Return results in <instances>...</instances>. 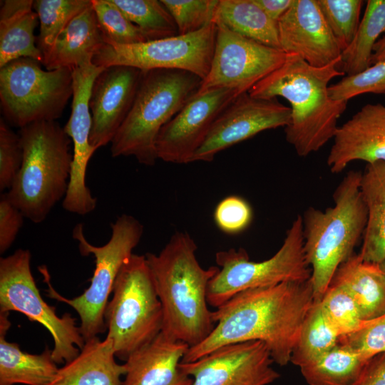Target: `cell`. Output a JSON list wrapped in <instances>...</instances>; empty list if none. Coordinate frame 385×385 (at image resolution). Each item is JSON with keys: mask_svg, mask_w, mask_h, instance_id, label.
Listing matches in <instances>:
<instances>
[{"mask_svg": "<svg viewBox=\"0 0 385 385\" xmlns=\"http://www.w3.org/2000/svg\"><path fill=\"white\" fill-rule=\"evenodd\" d=\"M314 302L309 279L240 292L212 312V332L189 347L181 362L195 361L227 344L260 341L274 363L285 366Z\"/></svg>", "mask_w": 385, "mask_h": 385, "instance_id": "cell-1", "label": "cell"}, {"mask_svg": "<svg viewBox=\"0 0 385 385\" xmlns=\"http://www.w3.org/2000/svg\"><path fill=\"white\" fill-rule=\"evenodd\" d=\"M340 58L315 67L295 54L256 83L248 93L255 98L280 96L290 103L291 117L284 128L286 140L298 155L305 157L333 139L337 122L347 106L345 101L333 99L329 83L344 73L339 69Z\"/></svg>", "mask_w": 385, "mask_h": 385, "instance_id": "cell-2", "label": "cell"}, {"mask_svg": "<svg viewBox=\"0 0 385 385\" xmlns=\"http://www.w3.org/2000/svg\"><path fill=\"white\" fill-rule=\"evenodd\" d=\"M197 248L189 234L176 232L158 255H145L162 306L161 332L190 347L205 340L215 327L207 292L220 270L202 267Z\"/></svg>", "mask_w": 385, "mask_h": 385, "instance_id": "cell-3", "label": "cell"}, {"mask_svg": "<svg viewBox=\"0 0 385 385\" xmlns=\"http://www.w3.org/2000/svg\"><path fill=\"white\" fill-rule=\"evenodd\" d=\"M361 173L349 171L333 195L334 205L309 207L302 217L304 252L311 269L315 302L328 289L339 267L354 253L363 237L367 209L361 191Z\"/></svg>", "mask_w": 385, "mask_h": 385, "instance_id": "cell-4", "label": "cell"}, {"mask_svg": "<svg viewBox=\"0 0 385 385\" xmlns=\"http://www.w3.org/2000/svg\"><path fill=\"white\" fill-rule=\"evenodd\" d=\"M23 162L6 195L29 220H45L64 198L69 183L72 154L70 138L56 120L38 121L20 128Z\"/></svg>", "mask_w": 385, "mask_h": 385, "instance_id": "cell-5", "label": "cell"}, {"mask_svg": "<svg viewBox=\"0 0 385 385\" xmlns=\"http://www.w3.org/2000/svg\"><path fill=\"white\" fill-rule=\"evenodd\" d=\"M202 79L180 70L142 71L131 108L111 141L112 157L133 156L153 165L156 141L163 127L195 94Z\"/></svg>", "mask_w": 385, "mask_h": 385, "instance_id": "cell-6", "label": "cell"}, {"mask_svg": "<svg viewBox=\"0 0 385 385\" xmlns=\"http://www.w3.org/2000/svg\"><path fill=\"white\" fill-rule=\"evenodd\" d=\"M111 236L103 246H95L86 238L83 225L78 224L73 230V238L78 241V249L83 256L93 255L95 269L90 286L81 295L68 299L53 287L47 267H38L48 286V297L66 303L78 313L81 334L87 341L106 330L104 312L109 296L113 292L116 277L124 263L133 254L143 232V225L134 217L123 214L111 224Z\"/></svg>", "mask_w": 385, "mask_h": 385, "instance_id": "cell-7", "label": "cell"}, {"mask_svg": "<svg viewBox=\"0 0 385 385\" xmlns=\"http://www.w3.org/2000/svg\"><path fill=\"white\" fill-rule=\"evenodd\" d=\"M104 321L116 358L125 361L162 332V306L145 255L133 254L121 267Z\"/></svg>", "mask_w": 385, "mask_h": 385, "instance_id": "cell-8", "label": "cell"}, {"mask_svg": "<svg viewBox=\"0 0 385 385\" xmlns=\"http://www.w3.org/2000/svg\"><path fill=\"white\" fill-rule=\"evenodd\" d=\"M215 261L220 270L210 281L207 292V303L215 308L245 289L308 281L311 269L304 252L302 217H295L282 246L270 258L252 261L245 249L231 248L217 252Z\"/></svg>", "mask_w": 385, "mask_h": 385, "instance_id": "cell-9", "label": "cell"}, {"mask_svg": "<svg viewBox=\"0 0 385 385\" xmlns=\"http://www.w3.org/2000/svg\"><path fill=\"white\" fill-rule=\"evenodd\" d=\"M31 58H19L0 68V102L5 121L21 128L60 118L73 96V69L42 68Z\"/></svg>", "mask_w": 385, "mask_h": 385, "instance_id": "cell-10", "label": "cell"}, {"mask_svg": "<svg viewBox=\"0 0 385 385\" xmlns=\"http://www.w3.org/2000/svg\"><path fill=\"white\" fill-rule=\"evenodd\" d=\"M29 250L18 249L0 259V313L19 312L43 326L53 340L52 357L58 364L73 359L85 344L76 319L57 315L42 298L31 270Z\"/></svg>", "mask_w": 385, "mask_h": 385, "instance_id": "cell-11", "label": "cell"}, {"mask_svg": "<svg viewBox=\"0 0 385 385\" xmlns=\"http://www.w3.org/2000/svg\"><path fill=\"white\" fill-rule=\"evenodd\" d=\"M217 26L210 23L188 34L130 45L105 43L93 58L101 67L123 65L140 71L180 70L204 80L207 76L215 45Z\"/></svg>", "mask_w": 385, "mask_h": 385, "instance_id": "cell-12", "label": "cell"}, {"mask_svg": "<svg viewBox=\"0 0 385 385\" xmlns=\"http://www.w3.org/2000/svg\"><path fill=\"white\" fill-rule=\"evenodd\" d=\"M216 25V24H215ZM217 26L213 56L209 73L197 93L229 88L239 94L278 68L287 54Z\"/></svg>", "mask_w": 385, "mask_h": 385, "instance_id": "cell-13", "label": "cell"}, {"mask_svg": "<svg viewBox=\"0 0 385 385\" xmlns=\"http://www.w3.org/2000/svg\"><path fill=\"white\" fill-rule=\"evenodd\" d=\"M291 108L274 98H260L248 92L237 96L217 117L193 155L195 161L210 162L215 155L259 133L290 121Z\"/></svg>", "mask_w": 385, "mask_h": 385, "instance_id": "cell-14", "label": "cell"}, {"mask_svg": "<svg viewBox=\"0 0 385 385\" xmlns=\"http://www.w3.org/2000/svg\"><path fill=\"white\" fill-rule=\"evenodd\" d=\"M273 363L263 342L249 341L222 346L180 368L191 385H269L280 376Z\"/></svg>", "mask_w": 385, "mask_h": 385, "instance_id": "cell-15", "label": "cell"}, {"mask_svg": "<svg viewBox=\"0 0 385 385\" xmlns=\"http://www.w3.org/2000/svg\"><path fill=\"white\" fill-rule=\"evenodd\" d=\"M239 95L229 88L194 94L159 133L158 158L175 164L192 163L217 117Z\"/></svg>", "mask_w": 385, "mask_h": 385, "instance_id": "cell-16", "label": "cell"}, {"mask_svg": "<svg viewBox=\"0 0 385 385\" xmlns=\"http://www.w3.org/2000/svg\"><path fill=\"white\" fill-rule=\"evenodd\" d=\"M142 71L131 66L106 67L95 79L89 99L92 126L90 143L95 148L111 143L134 101Z\"/></svg>", "mask_w": 385, "mask_h": 385, "instance_id": "cell-17", "label": "cell"}, {"mask_svg": "<svg viewBox=\"0 0 385 385\" xmlns=\"http://www.w3.org/2000/svg\"><path fill=\"white\" fill-rule=\"evenodd\" d=\"M277 27L281 50L312 66H327L341 56L342 49L317 0H294Z\"/></svg>", "mask_w": 385, "mask_h": 385, "instance_id": "cell-18", "label": "cell"}, {"mask_svg": "<svg viewBox=\"0 0 385 385\" xmlns=\"http://www.w3.org/2000/svg\"><path fill=\"white\" fill-rule=\"evenodd\" d=\"M327 163L332 173L355 160L385 162V105L369 103L338 126Z\"/></svg>", "mask_w": 385, "mask_h": 385, "instance_id": "cell-19", "label": "cell"}, {"mask_svg": "<svg viewBox=\"0 0 385 385\" xmlns=\"http://www.w3.org/2000/svg\"><path fill=\"white\" fill-rule=\"evenodd\" d=\"M189 347L160 332L125 361L123 385H191L192 378L180 368Z\"/></svg>", "mask_w": 385, "mask_h": 385, "instance_id": "cell-20", "label": "cell"}, {"mask_svg": "<svg viewBox=\"0 0 385 385\" xmlns=\"http://www.w3.org/2000/svg\"><path fill=\"white\" fill-rule=\"evenodd\" d=\"M115 358L111 339L93 337L85 342L73 359L58 369L48 385H123L126 367Z\"/></svg>", "mask_w": 385, "mask_h": 385, "instance_id": "cell-21", "label": "cell"}, {"mask_svg": "<svg viewBox=\"0 0 385 385\" xmlns=\"http://www.w3.org/2000/svg\"><path fill=\"white\" fill-rule=\"evenodd\" d=\"M104 43L91 4L61 32L50 51L43 56L41 63L48 71L73 69L93 61L94 55Z\"/></svg>", "mask_w": 385, "mask_h": 385, "instance_id": "cell-22", "label": "cell"}, {"mask_svg": "<svg viewBox=\"0 0 385 385\" xmlns=\"http://www.w3.org/2000/svg\"><path fill=\"white\" fill-rule=\"evenodd\" d=\"M331 284L344 288L353 298L365 321L385 314V275L379 264L353 254L336 271Z\"/></svg>", "mask_w": 385, "mask_h": 385, "instance_id": "cell-23", "label": "cell"}, {"mask_svg": "<svg viewBox=\"0 0 385 385\" xmlns=\"http://www.w3.org/2000/svg\"><path fill=\"white\" fill-rule=\"evenodd\" d=\"M0 9V68L19 58L42 62L34 30L38 19L31 0H4Z\"/></svg>", "mask_w": 385, "mask_h": 385, "instance_id": "cell-24", "label": "cell"}, {"mask_svg": "<svg viewBox=\"0 0 385 385\" xmlns=\"http://www.w3.org/2000/svg\"><path fill=\"white\" fill-rule=\"evenodd\" d=\"M9 313H0V385H48L58 368L48 348L38 354L23 351L6 335L11 326Z\"/></svg>", "mask_w": 385, "mask_h": 385, "instance_id": "cell-25", "label": "cell"}, {"mask_svg": "<svg viewBox=\"0 0 385 385\" xmlns=\"http://www.w3.org/2000/svg\"><path fill=\"white\" fill-rule=\"evenodd\" d=\"M360 188L367 221L359 255L365 261L379 264L385 257V162L366 164Z\"/></svg>", "mask_w": 385, "mask_h": 385, "instance_id": "cell-26", "label": "cell"}, {"mask_svg": "<svg viewBox=\"0 0 385 385\" xmlns=\"http://www.w3.org/2000/svg\"><path fill=\"white\" fill-rule=\"evenodd\" d=\"M212 22L265 46L281 49L277 23L270 19L254 0H218Z\"/></svg>", "mask_w": 385, "mask_h": 385, "instance_id": "cell-27", "label": "cell"}, {"mask_svg": "<svg viewBox=\"0 0 385 385\" xmlns=\"http://www.w3.org/2000/svg\"><path fill=\"white\" fill-rule=\"evenodd\" d=\"M385 31V0H369L351 43L344 50L338 64L347 76L360 73L371 66L374 48Z\"/></svg>", "mask_w": 385, "mask_h": 385, "instance_id": "cell-28", "label": "cell"}, {"mask_svg": "<svg viewBox=\"0 0 385 385\" xmlns=\"http://www.w3.org/2000/svg\"><path fill=\"white\" fill-rule=\"evenodd\" d=\"M367 361L338 344L314 361L300 367L309 385H354Z\"/></svg>", "mask_w": 385, "mask_h": 385, "instance_id": "cell-29", "label": "cell"}, {"mask_svg": "<svg viewBox=\"0 0 385 385\" xmlns=\"http://www.w3.org/2000/svg\"><path fill=\"white\" fill-rule=\"evenodd\" d=\"M339 337L324 317L319 302H314L303 322L290 362L300 368L314 361L335 347Z\"/></svg>", "mask_w": 385, "mask_h": 385, "instance_id": "cell-30", "label": "cell"}, {"mask_svg": "<svg viewBox=\"0 0 385 385\" xmlns=\"http://www.w3.org/2000/svg\"><path fill=\"white\" fill-rule=\"evenodd\" d=\"M91 4V0L34 1L33 9L40 24L36 44L43 57L70 21Z\"/></svg>", "mask_w": 385, "mask_h": 385, "instance_id": "cell-31", "label": "cell"}, {"mask_svg": "<svg viewBox=\"0 0 385 385\" xmlns=\"http://www.w3.org/2000/svg\"><path fill=\"white\" fill-rule=\"evenodd\" d=\"M142 31L148 41L178 35L175 21L158 0H112Z\"/></svg>", "mask_w": 385, "mask_h": 385, "instance_id": "cell-32", "label": "cell"}, {"mask_svg": "<svg viewBox=\"0 0 385 385\" xmlns=\"http://www.w3.org/2000/svg\"><path fill=\"white\" fill-rule=\"evenodd\" d=\"M319 303L324 317L340 337L360 329L368 322L362 319L350 294L337 284H329Z\"/></svg>", "mask_w": 385, "mask_h": 385, "instance_id": "cell-33", "label": "cell"}, {"mask_svg": "<svg viewBox=\"0 0 385 385\" xmlns=\"http://www.w3.org/2000/svg\"><path fill=\"white\" fill-rule=\"evenodd\" d=\"M91 1L105 43L130 45L148 41L140 29L112 0Z\"/></svg>", "mask_w": 385, "mask_h": 385, "instance_id": "cell-34", "label": "cell"}, {"mask_svg": "<svg viewBox=\"0 0 385 385\" xmlns=\"http://www.w3.org/2000/svg\"><path fill=\"white\" fill-rule=\"evenodd\" d=\"M342 52L352 42L360 23L362 0H317Z\"/></svg>", "mask_w": 385, "mask_h": 385, "instance_id": "cell-35", "label": "cell"}, {"mask_svg": "<svg viewBox=\"0 0 385 385\" xmlns=\"http://www.w3.org/2000/svg\"><path fill=\"white\" fill-rule=\"evenodd\" d=\"M177 26L178 35L196 32L212 23L218 0H160Z\"/></svg>", "mask_w": 385, "mask_h": 385, "instance_id": "cell-36", "label": "cell"}, {"mask_svg": "<svg viewBox=\"0 0 385 385\" xmlns=\"http://www.w3.org/2000/svg\"><path fill=\"white\" fill-rule=\"evenodd\" d=\"M330 96L348 101L365 93L385 94V60L371 65L363 72L346 76L329 87Z\"/></svg>", "mask_w": 385, "mask_h": 385, "instance_id": "cell-37", "label": "cell"}, {"mask_svg": "<svg viewBox=\"0 0 385 385\" xmlns=\"http://www.w3.org/2000/svg\"><path fill=\"white\" fill-rule=\"evenodd\" d=\"M365 361L385 352V314L367 323L360 329L339 337V343Z\"/></svg>", "mask_w": 385, "mask_h": 385, "instance_id": "cell-38", "label": "cell"}, {"mask_svg": "<svg viewBox=\"0 0 385 385\" xmlns=\"http://www.w3.org/2000/svg\"><path fill=\"white\" fill-rule=\"evenodd\" d=\"M24 158L20 136L0 118V190L10 189L19 173Z\"/></svg>", "mask_w": 385, "mask_h": 385, "instance_id": "cell-39", "label": "cell"}, {"mask_svg": "<svg viewBox=\"0 0 385 385\" xmlns=\"http://www.w3.org/2000/svg\"><path fill=\"white\" fill-rule=\"evenodd\" d=\"M252 210L242 197L230 195L216 205L213 217L216 226L227 235H237L245 230L252 220Z\"/></svg>", "mask_w": 385, "mask_h": 385, "instance_id": "cell-40", "label": "cell"}, {"mask_svg": "<svg viewBox=\"0 0 385 385\" xmlns=\"http://www.w3.org/2000/svg\"><path fill=\"white\" fill-rule=\"evenodd\" d=\"M23 213L9 199L6 193L0 197V253L4 254L14 242L23 225Z\"/></svg>", "mask_w": 385, "mask_h": 385, "instance_id": "cell-41", "label": "cell"}, {"mask_svg": "<svg viewBox=\"0 0 385 385\" xmlns=\"http://www.w3.org/2000/svg\"><path fill=\"white\" fill-rule=\"evenodd\" d=\"M354 385H385V352L366 361Z\"/></svg>", "mask_w": 385, "mask_h": 385, "instance_id": "cell-42", "label": "cell"}, {"mask_svg": "<svg viewBox=\"0 0 385 385\" xmlns=\"http://www.w3.org/2000/svg\"><path fill=\"white\" fill-rule=\"evenodd\" d=\"M267 16L275 22L292 7L294 0H254Z\"/></svg>", "mask_w": 385, "mask_h": 385, "instance_id": "cell-43", "label": "cell"}, {"mask_svg": "<svg viewBox=\"0 0 385 385\" xmlns=\"http://www.w3.org/2000/svg\"><path fill=\"white\" fill-rule=\"evenodd\" d=\"M385 60V36L378 40L374 48L371 65Z\"/></svg>", "mask_w": 385, "mask_h": 385, "instance_id": "cell-44", "label": "cell"}, {"mask_svg": "<svg viewBox=\"0 0 385 385\" xmlns=\"http://www.w3.org/2000/svg\"><path fill=\"white\" fill-rule=\"evenodd\" d=\"M379 266L385 275V257L379 263Z\"/></svg>", "mask_w": 385, "mask_h": 385, "instance_id": "cell-45", "label": "cell"}]
</instances>
